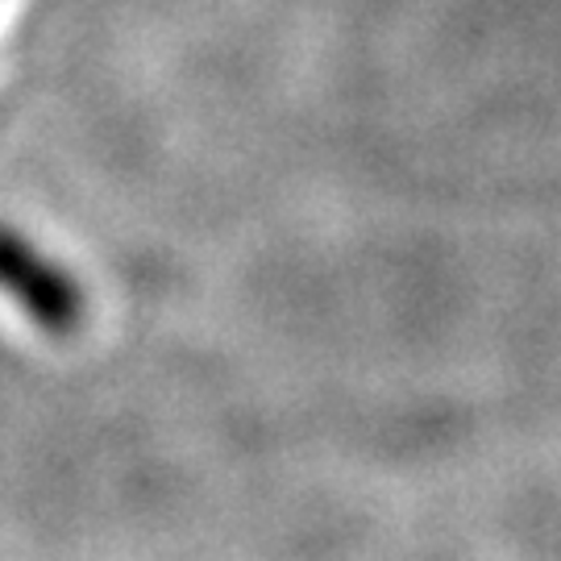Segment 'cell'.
Segmentation results:
<instances>
[{
    "label": "cell",
    "instance_id": "cell-1",
    "mask_svg": "<svg viewBox=\"0 0 561 561\" xmlns=\"http://www.w3.org/2000/svg\"><path fill=\"white\" fill-rule=\"evenodd\" d=\"M0 291L50 337H71L83 324L88 300L76 275L9 225H0Z\"/></svg>",
    "mask_w": 561,
    "mask_h": 561
}]
</instances>
